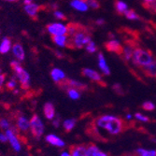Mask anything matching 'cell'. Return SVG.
I'll return each mask as SVG.
<instances>
[{
	"label": "cell",
	"instance_id": "6da1fadb",
	"mask_svg": "<svg viewBox=\"0 0 156 156\" xmlns=\"http://www.w3.org/2000/svg\"><path fill=\"white\" fill-rule=\"evenodd\" d=\"M94 126L96 129L106 131L110 136H117L122 131L123 122L115 115L105 114L95 119Z\"/></svg>",
	"mask_w": 156,
	"mask_h": 156
},
{
	"label": "cell",
	"instance_id": "7a4b0ae2",
	"mask_svg": "<svg viewBox=\"0 0 156 156\" xmlns=\"http://www.w3.org/2000/svg\"><path fill=\"white\" fill-rule=\"evenodd\" d=\"M11 68L14 73V78L17 80L19 84L23 89H28L31 85V77L27 70L22 66V63L17 60H12L10 63Z\"/></svg>",
	"mask_w": 156,
	"mask_h": 156
},
{
	"label": "cell",
	"instance_id": "3957f363",
	"mask_svg": "<svg viewBox=\"0 0 156 156\" xmlns=\"http://www.w3.org/2000/svg\"><path fill=\"white\" fill-rule=\"evenodd\" d=\"M99 151V147L94 144L88 145H75L70 149L71 156H97Z\"/></svg>",
	"mask_w": 156,
	"mask_h": 156
},
{
	"label": "cell",
	"instance_id": "277c9868",
	"mask_svg": "<svg viewBox=\"0 0 156 156\" xmlns=\"http://www.w3.org/2000/svg\"><path fill=\"white\" fill-rule=\"evenodd\" d=\"M45 129L46 126L44 121L39 115L34 114L30 118V132L33 136L37 139L41 138L45 134Z\"/></svg>",
	"mask_w": 156,
	"mask_h": 156
},
{
	"label": "cell",
	"instance_id": "5b68a950",
	"mask_svg": "<svg viewBox=\"0 0 156 156\" xmlns=\"http://www.w3.org/2000/svg\"><path fill=\"white\" fill-rule=\"evenodd\" d=\"M131 61H133V63L135 65L143 67V66L149 65L150 63H151L153 61V57L149 51H147L143 49L136 48V49H134Z\"/></svg>",
	"mask_w": 156,
	"mask_h": 156
},
{
	"label": "cell",
	"instance_id": "8992f818",
	"mask_svg": "<svg viewBox=\"0 0 156 156\" xmlns=\"http://www.w3.org/2000/svg\"><path fill=\"white\" fill-rule=\"evenodd\" d=\"M70 44L76 49H82L92 40L91 37L82 29H79L70 37Z\"/></svg>",
	"mask_w": 156,
	"mask_h": 156
},
{
	"label": "cell",
	"instance_id": "52a82bcc",
	"mask_svg": "<svg viewBox=\"0 0 156 156\" xmlns=\"http://www.w3.org/2000/svg\"><path fill=\"white\" fill-rule=\"evenodd\" d=\"M5 132L8 137V143L10 146V148L15 152H20L23 149V142L16 128L10 127Z\"/></svg>",
	"mask_w": 156,
	"mask_h": 156
},
{
	"label": "cell",
	"instance_id": "ba28073f",
	"mask_svg": "<svg viewBox=\"0 0 156 156\" xmlns=\"http://www.w3.org/2000/svg\"><path fill=\"white\" fill-rule=\"evenodd\" d=\"M46 31L51 37L67 35L68 24L65 23L63 21H55V22L50 23L46 26Z\"/></svg>",
	"mask_w": 156,
	"mask_h": 156
},
{
	"label": "cell",
	"instance_id": "9c48e42d",
	"mask_svg": "<svg viewBox=\"0 0 156 156\" xmlns=\"http://www.w3.org/2000/svg\"><path fill=\"white\" fill-rule=\"evenodd\" d=\"M16 130L22 134L30 132V118L24 114H19L15 120Z\"/></svg>",
	"mask_w": 156,
	"mask_h": 156
},
{
	"label": "cell",
	"instance_id": "30bf717a",
	"mask_svg": "<svg viewBox=\"0 0 156 156\" xmlns=\"http://www.w3.org/2000/svg\"><path fill=\"white\" fill-rule=\"evenodd\" d=\"M45 141L51 146L58 148V149H63L66 147V141L59 136L58 135H56L54 133H49L45 136L44 137Z\"/></svg>",
	"mask_w": 156,
	"mask_h": 156
},
{
	"label": "cell",
	"instance_id": "8fae6325",
	"mask_svg": "<svg viewBox=\"0 0 156 156\" xmlns=\"http://www.w3.org/2000/svg\"><path fill=\"white\" fill-rule=\"evenodd\" d=\"M97 66L99 68V71L104 76H109L111 71L110 67L107 62V59L105 57V55L102 52H99L97 54Z\"/></svg>",
	"mask_w": 156,
	"mask_h": 156
},
{
	"label": "cell",
	"instance_id": "7c38bea8",
	"mask_svg": "<svg viewBox=\"0 0 156 156\" xmlns=\"http://www.w3.org/2000/svg\"><path fill=\"white\" fill-rule=\"evenodd\" d=\"M81 73L85 78H87L90 80L94 81V82H101L102 80H103V76H102V74L100 72L96 71V70H94L93 68H90V67L83 68Z\"/></svg>",
	"mask_w": 156,
	"mask_h": 156
},
{
	"label": "cell",
	"instance_id": "4fadbf2b",
	"mask_svg": "<svg viewBox=\"0 0 156 156\" xmlns=\"http://www.w3.org/2000/svg\"><path fill=\"white\" fill-rule=\"evenodd\" d=\"M40 9H41V7L34 1L24 3V5H23L24 12L31 18H37L38 16Z\"/></svg>",
	"mask_w": 156,
	"mask_h": 156
},
{
	"label": "cell",
	"instance_id": "5bb4252c",
	"mask_svg": "<svg viewBox=\"0 0 156 156\" xmlns=\"http://www.w3.org/2000/svg\"><path fill=\"white\" fill-rule=\"evenodd\" d=\"M51 79L55 83L62 84L66 80V74L64 70L60 67H53L50 72Z\"/></svg>",
	"mask_w": 156,
	"mask_h": 156
},
{
	"label": "cell",
	"instance_id": "9a60e30c",
	"mask_svg": "<svg viewBox=\"0 0 156 156\" xmlns=\"http://www.w3.org/2000/svg\"><path fill=\"white\" fill-rule=\"evenodd\" d=\"M11 53L13 55V57L15 58V60H17V61H19L21 63L23 61H24L25 56H26V52H25L24 47L21 43H15V44L12 45Z\"/></svg>",
	"mask_w": 156,
	"mask_h": 156
},
{
	"label": "cell",
	"instance_id": "2e32d148",
	"mask_svg": "<svg viewBox=\"0 0 156 156\" xmlns=\"http://www.w3.org/2000/svg\"><path fill=\"white\" fill-rule=\"evenodd\" d=\"M42 112H43V116L45 117V119L48 121H51L56 117V109L53 103L51 102H46L43 105Z\"/></svg>",
	"mask_w": 156,
	"mask_h": 156
},
{
	"label": "cell",
	"instance_id": "e0dca14e",
	"mask_svg": "<svg viewBox=\"0 0 156 156\" xmlns=\"http://www.w3.org/2000/svg\"><path fill=\"white\" fill-rule=\"evenodd\" d=\"M69 5L74 10L78 12H86L89 10V7L85 0H70Z\"/></svg>",
	"mask_w": 156,
	"mask_h": 156
},
{
	"label": "cell",
	"instance_id": "ac0fdd59",
	"mask_svg": "<svg viewBox=\"0 0 156 156\" xmlns=\"http://www.w3.org/2000/svg\"><path fill=\"white\" fill-rule=\"evenodd\" d=\"M52 41L56 47L60 49L66 48L70 44V39L68 35H61V36H55L52 37Z\"/></svg>",
	"mask_w": 156,
	"mask_h": 156
},
{
	"label": "cell",
	"instance_id": "d6986e66",
	"mask_svg": "<svg viewBox=\"0 0 156 156\" xmlns=\"http://www.w3.org/2000/svg\"><path fill=\"white\" fill-rule=\"evenodd\" d=\"M12 42L10 40V38L9 37H3L0 41V54H7L9 52L11 51V48H12Z\"/></svg>",
	"mask_w": 156,
	"mask_h": 156
},
{
	"label": "cell",
	"instance_id": "ffe728a7",
	"mask_svg": "<svg viewBox=\"0 0 156 156\" xmlns=\"http://www.w3.org/2000/svg\"><path fill=\"white\" fill-rule=\"evenodd\" d=\"M66 87H73V88H77L79 90H83L87 88V85L84 82L79 80H75V79H70L65 81Z\"/></svg>",
	"mask_w": 156,
	"mask_h": 156
},
{
	"label": "cell",
	"instance_id": "44dd1931",
	"mask_svg": "<svg viewBox=\"0 0 156 156\" xmlns=\"http://www.w3.org/2000/svg\"><path fill=\"white\" fill-rule=\"evenodd\" d=\"M106 47L109 51L112 52H120L122 51L120 41L115 38H111L110 40H108L106 44Z\"/></svg>",
	"mask_w": 156,
	"mask_h": 156
},
{
	"label": "cell",
	"instance_id": "7402d4cb",
	"mask_svg": "<svg viewBox=\"0 0 156 156\" xmlns=\"http://www.w3.org/2000/svg\"><path fill=\"white\" fill-rule=\"evenodd\" d=\"M66 94L69 97V99H71L73 101L79 100L81 96V93L80 90L77 89V88H73V87H66Z\"/></svg>",
	"mask_w": 156,
	"mask_h": 156
},
{
	"label": "cell",
	"instance_id": "603a6c76",
	"mask_svg": "<svg viewBox=\"0 0 156 156\" xmlns=\"http://www.w3.org/2000/svg\"><path fill=\"white\" fill-rule=\"evenodd\" d=\"M76 124H77V120L74 119V118L66 119L62 122V126H63V128H64V130L66 132L72 131L75 128V127H76Z\"/></svg>",
	"mask_w": 156,
	"mask_h": 156
},
{
	"label": "cell",
	"instance_id": "cb8c5ba5",
	"mask_svg": "<svg viewBox=\"0 0 156 156\" xmlns=\"http://www.w3.org/2000/svg\"><path fill=\"white\" fill-rule=\"evenodd\" d=\"M144 71L150 76V77H153L156 78V61L153 60L151 63H150L149 65L143 66Z\"/></svg>",
	"mask_w": 156,
	"mask_h": 156
},
{
	"label": "cell",
	"instance_id": "d4e9b609",
	"mask_svg": "<svg viewBox=\"0 0 156 156\" xmlns=\"http://www.w3.org/2000/svg\"><path fill=\"white\" fill-rule=\"evenodd\" d=\"M134 48L130 45H126L122 50V53L125 61H131L132 60V55H133Z\"/></svg>",
	"mask_w": 156,
	"mask_h": 156
},
{
	"label": "cell",
	"instance_id": "484cf974",
	"mask_svg": "<svg viewBox=\"0 0 156 156\" xmlns=\"http://www.w3.org/2000/svg\"><path fill=\"white\" fill-rule=\"evenodd\" d=\"M136 153L137 156H155L156 155V150L138 148V149H136Z\"/></svg>",
	"mask_w": 156,
	"mask_h": 156
},
{
	"label": "cell",
	"instance_id": "4316f807",
	"mask_svg": "<svg viewBox=\"0 0 156 156\" xmlns=\"http://www.w3.org/2000/svg\"><path fill=\"white\" fill-rule=\"evenodd\" d=\"M115 9H116V10H117V12H119V13H122V14H124L127 10H128L129 9H128V5H127L125 2H123V1H117L116 3H115Z\"/></svg>",
	"mask_w": 156,
	"mask_h": 156
},
{
	"label": "cell",
	"instance_id": "83f0119b",
	"mask_svg": "<svg viewBox=\"0 0 156 156\" xmlns=\"http://www.w3.org/2000/svg\"><path fill=\"white\" fill-rule=\"evenodd\" d=\"M6 87L10 90V91H13V90H15L16 88H18V85H19V82L17 81V80L15 78H10L9 80H8L6 81Z\"/></svg>",
	"mask_w": 156,
	"mask_h": 156
},
{
	"label": "cell",
	"instance_id": "f1b7e54d",
	"mask_svg": "<svg viewBox=\"0 0 156 156\" xmlns=\"http://www.w3.org/2000/svg\"><path fill=\"white\" fill-rule=\"evenodd\" d=\"M124 16L130 21H137V20H139V15L135 10H132V9L127 10L124 13Z\"/></svg>",
	"mask_w": 156,
	"mask_h": 156
},
{
	"label": "cell",
	"instance_id": "f546056e",
	"mask_svg": "<svg viewBox=\"0 0 156 156\" xmlns=\"http://www.w3.org/2000/svg\"><path fill=\"white\" fill-rule=\"evenodd\" d=\"M10 127H12V126H11V122L9 119H7V118L0 119V129L3 131H6L9 128H10Z\"/></svg>",
	"mask_w": 156,
	"mask_h": 156
},
{
	"label": "cell",
	"instance_id": "4dcf8cb0",
	"mask_svg": "<svg viewBox=\"0 0 156 156\" xmlns=\"http://www.w3.org/2000/svg\"><path fill=\"white\" fill-rule=\"evenodd\" d=\"M84 48H85V50H86V51L88 53H91V54L95 53L97 51V45L95 44V42L93 41V40H91Z\"/></svg>",
	"mask_w": 156,
	"mask_h": 156
},
{
	"label": "cell",
	"instance_id": "1f68e13d",
	"mask_svg": "<svg viewBox=\"0 0 156 156\" xmlns=\"http://www.w3.org/2000/svg\"><path fill=\"white\" fill-rule=\"evenodd\" d=\"M53 17L56 19V21H64L66 19V14L62 10L56 9L53 10Z\"/></svg>",
	"mask_w": 156,
	"mask_h": 156
},
{
	"label": "cell",
	"instance_id": "d6a6232c",
	"mask_svg": "<svg viewBox=\"0 0 156 156\" xmlns=\"http://www.w3.org/2000/svg\"><path fill=\"white\" fill-rule=\"evenodd\" d=\"M134 117H135V119L136 121L141 122H149V118L146 115L142 114V113H140V112H136Z\"/></svg>",
	"mask_w": 156,
	"mask_h": 156
},
{
	"label": "cell",
	"instance_id": "836d02e7",
	"mask_svg": "<svg viewBox=\"0 0 156 156\" xmlns=\"http://www.w3.org/2000/svg\"><path fill=\"white\" fill-rule=\"evenodd\" d=\"M142 108L147 111H152L155 109V104L151 101H145L142 104Z\"/></svg>",
	"mask_w": 156,
	"mask_h": 156
},
{
	"label": "cell",
	"instance_id": "e575fe53",
	"mask_svg": "<svg viewBox=\"0 0 156 156\" xmlns=\"http://www.w3.org/2000/svg\"><path fill=\"white\" fill-rule=\"evenodd\" d=\"M89 7V9H97L99 8V2L98 0H85Z\"/></svg>",
	"mask_w": 156,
	"mask_h": 156
},
{
	"label": "cell",
	"instance_id": "d590c367",
	"mask_svg": "<svg viewBox=\"0 0 156 156\" xmlns=\"http://www.w3.org/2000/svg\"><path fill=\"white\" fill-rule=\"evenodd\" d=\"M79 29V27L75 24H69L68 25V31H67V35L69 37H71L77 30Z\"/></svg>",
	"mask_w": 156,
	"mask_h": 156
},
{
	"label": "cell",
	"instance_id": "8d00e7d4",
	"mask_svg": "<svg viewBox=\"0 0 156 156\" xmlns=\"http://www.w3.org/2000/svg\"><path fill=\"white\" fill-rule=\"evenodd\" d=\"M51 124H52V126L54 127V128H59V127H60L61 120H60V118H58L57 116H56L53 120H51Z\"/></svg>",
	"mask_w": 156,
	"mask_h": 156
},
{
	"label": "cell",
	"instance_id": "74e56055",
	"mask_svg": "<svg viewBox=\"0 0 156 156\" xmlns=\"http://www.w3.org/2000/svg\"><path fill=\"white\" fill-rule=\"evenodd\" d=\"M0 143H2V144L8 143V137H7V135H6L5 131L0 132Z\"/></svg>",
	"mask_w": 156,
	"mask_h": 156
},
{
	"label": "cell",
	"instance_id": "f35d334b",
	"mask_svg": "<svg viewBox=\"0 0 156 156\" xmlns=\"http://www.w3.org/2000/svg\"><path fill=\"white\" fill-rule=\"evenodd\" d=\"M6 81H7L6 76L3 73L0 72V90L3 89V87L5 86V84H6Z\"/></svg>",
	"mask_w": 156,
	"mask_h": 156
},
{
	"label": "cell",
	"instance_id": "ab89813d",
	"mask_svg": "<svg viewBox=\"0 0 156 156\" xmlns=\"http://www.w3.org/2000/svg\"><path fill=\"white\" fill-rule=\"evenodd\" d=\"M95 23H96L97 25H103V24H105V20L102 19V18H99V19H97L95 21Z\"/></svg>",
	"mask_w": 156,
	"mask_h": 156
},
{
	"label": "cell",
	"instance_id": "60d3db41",
	"mask_svg": "<svg viewBox=\"0 0 156 156\" xmlns=\"http://www.w3.org/2000/svg\"><path fill=\"white\" fill-rule=\"evenodd\" d=\"M60 156H71V153H70V151H63L60 153Z\"/></svg>",
	"mask_w": 156,
	"mask_h": 156
},
{
	"label": "cell",
	"instance_id": "b9f144b4",
	"mask_svg": "<svg viewBox=\"0 0 156 156\" xmlns=\"http://www.w3.org/2000/svg\"><path fill=\"white\" fill-rule=\"evenodd\" d=\"M134 118V116L131 114V113H127L126 114V116H125V119L127 120V121H131L132 119Z\"/></svg>",
	"mask_w": 156,
	"mask_h": 156
},
{
	"label": "cell",
	"instance_id": "7bdbcfd3",
	"mask_svg": "<svg viewBox=\"0 0 156 156\" xmlns=\"http://www.w3.org/2000/svg\"><path fill=\"white\" fill-rule=\"evenodd\" d=\"M97 156H108L106 152H104V151H102L101 150L99 151V152H98V154H97Z\"/></svg>",
	"mask_w": 156,
	"mask_h": 156
},
{
	"label": "cell",
	"instance_id": "ee69618b",
	"mask_svg": "<svg viewBox=\"0 0 156 156\" xmlns=\"http://www.w3.org/2000/svg\"><path fill=\"white\" fill-rule=\"evenodd\" d=\"M145 1H146L147 3H151V2H153V1H155V0H145Z\"/></svg>",
	"mask_w": 156,
	"mask_h": 156
},
{
	"label": "cell",
	"instance_id": "f6af8a7d",
	"mask_svg": "<svg viewBox=\"0 0 156 156\" xmlns=\"http://www.w3.org/2000/svg\"><path fill=\"white\" fill-rule=\"evenodd\" d=\"M23 1H24V3H27V2H32L34 0H23Z\"/></svg>",
	"mask_w": 156,
	"mask_h": 156
},
{
	"label": "cell",
	"instance_id": "bcb514c9",
	"mask_svg": "<svg viewBox=\"0 0 156 156\" xmlns=\"http://www.w3.org/2000/svg\"><path fill=\"white\" fill-rule=\"evenodd\" d=\"M155 156H156V155H155Z\"/></svg>",
	"mask_w": 156,
	"mask_h": 156
}]
</instances>
